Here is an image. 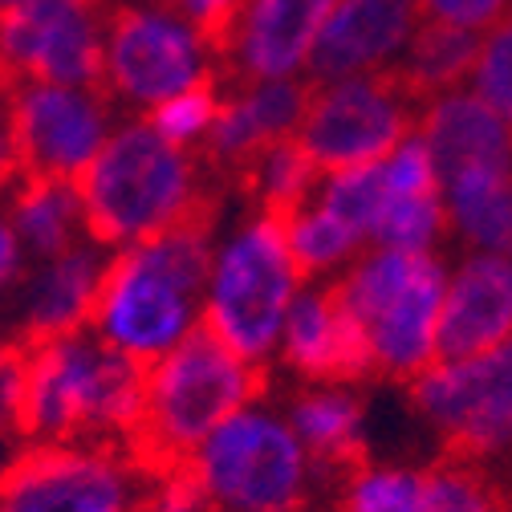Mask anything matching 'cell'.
Segmentation results:
<instances>
[{"label":"cell","instance_id":"cell-33","mask_svg":"<svg viewBox=\"0 0 512 512\" xmlns=\"http://www.w3.org/2000/svg\"><path fill=\"white\" fill-rule=\"evenodd\" d=\"M419 9H423V21L488 33L512 9V0H419Z\"/></svg>","mask_w":512,"mask_h":512},{"label":"cell","instance_id":"cell-34","mask_svg":"<svg viewBox=\"0 0 512 512\" xmlns=\"http://www.w3.org/2000/svg\"><path fill=\"white\" fill-rule=\"evenodd\" d=\"M21 382H25V350L0 342V439L21 435Z\"/></svg>","mask_w":512,"mask_h":512},{"label":"cell","instance_id":"cell-20","mask_svg":"<svg viewBox=\"0 0 512 512\" xmlns=\"http://www.w3.org/2000/svg\"><path fill=\"white\" fill-rule=\"evenodd\" d=\"M309 82H240L220 102V118L208 139V159L228 171H244L256 155L273 143L297 139V126L305 118Z\"/></svg>","mask_w":512,"mask_h":512},{"label":"cell","instance_id":"cell-26","mask_svg":"<svg viewBox=\"0 0 512 512\" xmlns=\"http://www.w3.org/2000/svg\"><path fill=\"white\" fill-rule=\"evenodd\" d=\"M285 224V240H289V252H293V261L297 269L305 273V281H338L358 256L370 248L342 216H334L326 204H301L297 212L281 216Z\"/></svg>","mask_w":512,"mask_h":512},{"label":"cell","instance_id":"cell-18","mask_svg":"<svg viewBox=\"0 0 512 512\" xmlns=\"http://www.w3.org/2000/svg\"><path fill=\"white\" fill-rule=\"evenodd\" d=\"M277 358L305 382H354L370 374L354 317L346 313L338 289L326 281L322 285L305 281V289L297 293L281 326Z\"/></svg>","mask_w":512,"mask_h":512},{"label":"cell","instance_id":"cell-25","mask_svg":"<svg viewBox=\"0 0 512 512\" xmlns=\"http://www.w3.org/2000/svg\"><path fill=\"white\" fill-rule=\"evenodd\" d=\"M480 41L484 33L476 29H456V25H439V21H419L411 45L403 49L399 61V78L423 98H439L460 90L464 78H472L476 57H480Z\"/></svg>","mask_w":512,"mask_h":512},{"label":"cell","instance_id":"cell-16","mask_svg":"<svg viewBox=\"0 0 512 512\" xmlns=\"http://www.w3.org/2000/svg\"><path fill=\"white\" fill-rule=\"evenodd\" d=\"M512 338V256L468 252L447 273L439 305V362L488 354Z\"/></svg>","mask_w":512,"mask_h":512},{"label":"cell","instance_id":"cell-4","mask_svg":"<svg viewBox=\"0 0 512 512\" xmlns=\"http://www.w3.org/2000/svg\"><path fill=\"white\" fill-rule=\"evenodd\" d=\"M305 289L285 224L273 212L252 208L224 232H212L204 277V330L240 358L265 366L277 358L281 326Z\"/></svg>","mask_w":512,"mask_h":512},{"label":"cell","instance_id":"cell-22","mask_svg":"<svg viewBox=\"0 0 512 512\" xmlns=\"http://www.w3.org/2000/svg\"><path fill=\"white\" fill-rule=\"evenodd\" d=\"M0 212H5V220L13 224V232L21 236L33 261H45V256H57V252L90 240L78 183H70V179L17 175L9 183V196Z\"/></svg>","mask_w":512,"mask_h":512},{"label":"cell","instance_id":"cell-36","mask_svg":"<svg viewBox=\"0 0 512 512\" xmlns=\"http://www.w3.org/2000/svg\"><path fill=\"white\" fill-rule=\"evenodd\" d=\"M29 269H33V256L25 252L21 236L13 232L5 212H0V301H9L17 293V285L25 281Z\"/></svg>","mask_w":512,"mask_h":512},{"label":"cell","instance_id":"cell-39","mask_svg":"<svg viewBox=\"0 0 512 512\" xmlns=\"http://www.w3.org/2000/svg\"><path fill=\"white\" fill-rule=\"evenodd\" d=\"M326 5H334V0H326Z\"/></svg>","mask_w":512,"mask_h":512},{"label":"cell","instance_id":"cell-14","mask_svg":"<svg viewBox=\"0 0 512 512\" xmlns=\"http://www.w3.org/2000/svg\"><path fill=\"white\" fill-rule=\"evenodd\" d=\"M326 13V0H240V13L216 45L220 74L232 86L305 78Z\"/></svg>","mask_w":512,"mask_h":512},{"label":"cell","instance_id":"cell-12","mask_svg":"<svg viewBox=\"0 0 512 512\" xmlns=\"http://www.w3.org/2000/svg\"><path fill=\"white\" fill-rule=\"evenodd\" d=\"M114 126L118 114L102 86L13 82V147L21 175L78 183L110 143Z\"/></svg>","mask_w":512,"mask_h":512},{"label":"cell","instance_id":"cell-6","mask_svg":"<svg viewBox=\"0 0 512 512\" xmlns=\"http://www.w3.org/2000/svg\"><path fill=\"white\" fill-rule=\"evenodd\" d=\"M447 269L435 252L366 248L334 281L366 346L370 374L415 382L439 362V305Z\"/></svg>","mask_w":512,"mask_h":512},{"label":"cell","instance_id":"cell-31","mask_svg":"<svg viewBox=\"0 0 512 512\" xmlns=\"http://www.w3.org/2000/svg\"><path fill=\"white\" fill-rule=\"evenodd\" d=\"M472 94L484 98L512 126V9L484 33L480 57L472 70Z\"/></svg>","mask_w":512,"mask_h":512},{"label":"cell","instance_id":"cell-7","mask_svg":"<svg viewBox=\"0 0 512 512\" xmlns=\"http://www.w3.org/2000/svg\"><path fill=\"white\" fill-rule=\"evenodd\" d=\"M212 512H301L313 488V456L289 415L265 399L228 415L187 464Z\"/></svg>","mask_w":512,"mask_h":512},{"label":"cell","instance_id":"cell-21","mask_svg":"<svg viewBox=\"0 0 512 512\" xmlns=\"http://www.w3.org/2000/svg\"><path fill=\"white\" fill-rule=\"evenodd\" d=\"M415 131L435 159L439 183L468 171H512V126L476 94L431 98Z\"/></svg>","mask_w":512,"mask_h":512},{"label":"cell","instance_id":"cell-15","mask_svg":"<svg viewBox=\"0 0 512 512\" xmlns=\"http://www.w3.org/2000/svg\"><path fill=\"white\" fill-rule=\"evenodd\" d=\"M423 21L419 0H334L309 53V82L395 70Z\"/></svg>","mask_w":512,"mask_h":512},{"label":"cell","instance_id":"cell-10","mask_svg":"<svg viewBox=\"0 0 512 512\" xmlns=\"http://www.w3.org/2000/svg\"><path fill=\"white\" fill-rule=\"evenodd\" d=\"M423 106L427 102L399 78V70L317 82L309 86L297 143L322 175L366 167L415 135Z\"/></svg>","mask_w":512,"mask_h":512},{"label":"cell","instance_id":"cell-9","mask_svg":"<svg viewBox=\"0 0 512 512\" xmlns=\"http://www.w3.org/2000/svg\"><path fill=\"white\" fill-rule=\"evenodd\" d=\"M155 472L131 443L25 447L0 472V512H139Z\"/></svg>","mask_w":512,"mask_h":512},{"label":"cell","instance_id":"cell-2","mask_svg":"<svg viewBox=\"0 0 512 512\" xmlns=\"http://www.w3.org/2000/svg\"><path fill=\"white\" fill-rule=\"evenodd\" d=\"M78 196L86 232L106 252L208 220L204 163L196 151L171 147L147 118H126L114 126L110 143L82 171Z\"/></svg>","mask_w":512,"mask_h":512},{"label":"cell","instance_id":"cell-19","mask_svg":"<svg viewBox=\"0 0 512 512\" xmlns=\"http://www.w3.org/2000/svg\"><path fill=\"white\" fill-rule=\"evenodd\" d=\"M382 167V212L370 236V248H403V252H435L439 236L447 232L443 183L427 143L407 135Z\"/></svg>","mask_w":512,"mask_h":512},{"label":"cell","instance_id":"cell-1","mask_svg":"<svg viewBox=\"0 0 512 512\" xmlns=\"http://www.w3.org/2000/svg\"><path fill=\"white\" fill-rule=\"evenodd\" d=\"M212 224H179L163 236L110 252L90 334L143 370L204 330V277Z\"/></svg>","mask_w":512,"mask_h":512},{"label":"cell","instance_id":"cell-23","mask_svg":"<svg viewBox=\"0 0 512 512\" xmlns=\"http://www.w3.org/2000/svg\"><path fill=\"white\" fill-rule=\"evenodd\" d=\"M297 439L313 464H350L358 468L366 407L346 382H305V391L285 407Z\"/></svg>","mask_w":512,"mask_h":512},{"label":"cell","instance_id":"cell-28","mask_svg":"<svg viewBox=\"0 0 512 512\" xmlns=\"http://www.w3.org/2000/svg\"><path fill=\"white\" fill-rule=\"evenodd\" d=\"M342 512H423V468L358 464L342 488Z\"/></svg>","mask_w":512,"mask_h":512},{"label":"cell","instance_id":"cell-35","mask_svg":"<svg viewBox=\"0 0 512 512\" xmlns=\"http://www.w3.org/2000/svg\"><path fill=\"white\" fill-rule=\"evenodd\" d=\"M167 9H175L183 21L196 25L212 45H220V37L228 33L232 17L240 13V0H163Z\"/></svg>","mask_w":512,"mask_h":512},{"label":"cell","instance_id":"cell-5","mask_svg":"<svg viewBox=\"0 0 512 512\" xmlns=\"http://www.w3.org/2000/svg\"><path fill=\"white\" fill-rule=\"evenodd\" d=\"M261 391V366L208 330L143 370V415L131 439L151 468H183L196 447Z\"/></svg>","mask_w":512,"mask_h":512},{"label":"cell","instance_id":"cell-29","mask_svg":"<svg viewBox=\"0 0 512 512\" xmlns=\"http://www.w3.org/2000/svg\"><path fill=\"white\" fill-rule=\"evenodd\" d=\"M220 86L208 82V86H196V90H183L167 102H159L151 114H143L155 131L179 147V151H196V147H208L212 139V126L220 118Z\"/></svg>","mask_w":512,"mask_h":512},{"label":"cell","instance_id":"cell-8","mask_svg":"<svg viewBox=\"0 0 512 512\" xmlns=\"http://www.w3.org/2000/svg\"><path fill=\"white\" fill-rule=\"evenodd\" d=\"M216 78V45L163 0H131L106 9L102 90L114 106L151 114L159 102Z\"/></svg>","mask_w":512,"mask_h":512},{"label":"cell","instance_id":"cell-3","mask_svg":"<svg viewBox=\"0 0 512 512\" xmlns=\"http://www.w3.org/2000/svg\"><path fill=\"white\" fill-rule=\"evenodd\" d=\"M143 415V366L78 330L25 346L21 439L53 443H131Z\"/></svg>","mask_w":512,"mask_h":512},{"label":"cell","instance_id":"cell-13","mask_svg":"<svg viewBox=\"0 0 512 512\" xmlns=\"http://www.w3.org/2000/svg\"><path fill=\"white\" fill-rule=\"evenodd\" d=\"M110 0H41L0 17V74L9 82L102 86Z\"/></svg>","mask_w":512,"mask_h":512},{"label":"cell","instance_id":"cell-24","mask_svg":"<svg viewBox=\"0 0 512 512\" xmlns=\"http://www.w3.org/2000/svg\"><path fill=\"white\" fill-rule=\"evenodd\" d=\"M447 228L468 248L512 256V171H468L443 183Z\"/></svg>","mask_w":512,"mask_h":512},{"label":"cell","instance_id":"cell-17","mask_svg":"<svg viewBox=\"0 0 512 512\" xmlns=\"http://www.w3.org/2000/svg\"><path fill=\"white\" fill-rule=\"evenodd\" d=\"M106 261H110L106 248L94 244V240H82V244L57 252V256L33 261V269L25 273L17 293L9 297L13 326L29 342L90 330Z\"/></svg>","mask_w":512,"mask_h":512},{"label":"cell","instance_id":"cell-27","mask_svg":"<svg viewBox=\"0 0 512 512\" xmlns=\"http://www.w3.org/2000/svg\"><path fill=\"white\" fill-rule=\"evenodd\" d=\"M240 175L252 191L256 208L273 212V216H289L301 204H309L317 183H322V171H317V163L305 155V147L297 139L265 147Z\"/></svg>","mask_w":512,"mask_h":512},{"label":"cell","instance_id":"cell-11","mask_svg":"<svg viewBox=\"0 0 512 512\" xmlns=\"http://www.w3.org/2000/svg\"><path fill=\"white\" fill-rule=\"evenodd\" d=\"M411 387L415 415L464 460L512 452V338L488 354L435 362Z\"/></svg>","mask_w":512,"mask_h":512},{"label":"cell","instance_id":"cell-30","mask_svg":"<svg viewBox=\"0 0 512 512\" xmlns=\"http://www.w3.org/2000/svg\"><path fill=\"white\" fill-rule=\"evenodd\" d=\"M423 512H504L496 488L468 464L423 468Z\"/></svg>","mask_w":512,"mask_h":512},{"label":"cell","instance_id":"cell-32","mask_svg":"<svg viewBox=\"0 0 512 512\" xmlns=\"http://www.w3.org/2000/svg\"><path fill=\"white\" fill-rule=\"evenodd\" d=\"M139 512H212V504L200 484L187 476V468H159Z\"/></svg>","mask_w":512,"mask_h":512},{"label":"cell","instance_id":"cell-37","mask_svg":"<svg viewBox=\"0 0 512 512\" xmlns=\"http://www.w3.org/2000/svg\"><path fill=\"white\" fill-rule=\"evenodd\" d=\"M21 175L17 167V147H13V82L0 74V191Z\"/></svg>","mask_w":512,"mask_h":512},{"label":"cell","instance_id":"cell-38","mask_svg":"<svg viewBox=\"0 0 512 512\" xmlns=\"http://www.w3.org/2000/svg\"><path fill=\"white\" fill-rule=\"evenodd\" d=\"M29 5H41V0H0V17H9L17 9H29Z\"/></svg>","mask_w":512,"mask_h":512}]
</instances>
